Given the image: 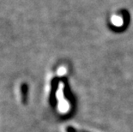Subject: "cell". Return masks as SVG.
I'll list each match as a JSON object with an SVG mask.
<instances>
[{"label":"cell","mask_w":133,"mask_h":132,"mask_svg":"<svg viewBox=\"0 0 133 132\" xmlns=\"http://www.w3.org/2000/svg\"><path fill=\"white\" fill-rule=\"evenodd\" d=\"M28 100V87L26 84H22V103L26 104Z\"/></svg>","instance_id":"6da1fadb"}]
</instances>
